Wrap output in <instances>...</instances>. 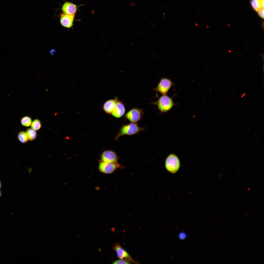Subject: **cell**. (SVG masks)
<instances>
[{
    "instance_id": "obj_1",
    "label": "cell",
    "mask_w": 264,
    "mask_h": 264,
    "mask_svg": "<svg viewBox=\"0 0 264 264\" xmlns=\"http://www.w3.org/2000/svg\"><path fill=\"white\" fill-rule=\"evenodd\" d=\"M145 128L138 126L135 123H130L122 126L118 134L115 137V139H118L121 136L125 135H132L136 134L144 130Z\"/></svg>"
},
{
    "instance_id": "obj_2",
    "label": "cell",
    "mask_w": 264,
    "mask_h": 264,
    "mask_svg": "<svg viewBox=\"0 0 264 264\" xmlns=\"http://www.w3.org/2000/svg\"><path fill=\"white\" fill-rule=\"evenodd\" d=\"M158 109L162 112L170 110L174 105L172 98L166 95H163L156 102Z\"/></svg>"
},
{
    "instance_id": "obj_3",
    "label": "cell",
    "mask_w": 264,
    "mask_h": 264,
    "mask_svg": "<svg viewBox=\"0 0 264 264\" xmlns=\"http://www.w3.org/2000/svg\"><path fill=\"white\" fill-rule=\"evenodd\" d=\"M180 163L178 158L175 155L171 154L167 158L165 162V167L169 172L174 173L179 168Z\"/></svg>"
},
{
    "instance_id": "obj_4",
    "label": "cell",
    "mask_w": 264,
    "mask_h": 264,
    "mask_svg": "<svg viewBox=\"0 0 264 264\" xmlns=\"http://www.w3.org/2000/svg\"><path fill=\"white\" fill-rule=\"evenodd\" d=\"M123 166L119 164L117 162L105 163L100 162L98 169L103 173L109 174L113 172L118 168H122Z\"/></svg>"
},
{
    "instance_id": "obj_5",
    "label": "cell",
    "mask_w": 264,
    "mask_h": 264,
    "mask_svg": "<svg viewBox=\"0 0 264 264\" xmlns=\"http://www.w3.org/2000/svg\"><path fill=\"white\" fill-rule=\"evenodd\" d=\"M113 249L115 251L117 256L119 259L125 260L130 264L131 263H139L134 260L127 252L121 247L119 244L117 243L115 244L113 247Z\"/></svg>"
},
{
    "instance_id": "obj_6",
    "label": "cell",
    "mask_w": 264,
    "mask_h": 264,
    "mask_svg": "<svg viewBox=\"0 0 264 264\" xmlns=\"http://www.w3.org/2000/svg\"><path fill=\"white\" fill-rule=\"evenodd\" d=\"M143 114L142 110L137 108H133L125 114V117L131 122L135 123L141 119Z\"/></svg>"
},
{
    "instance_id": "obj_7",
    "label": "cell",
    "mask_w": 264,
    "mask_h": 264,
    "mask_svg": "<svg viewBox=\"0 0 264 264\" xmlns=\"http://www.w3.org/2000/svg\"><path fill=\"white\" fill-rule=\"evenodd\" d=\"M173 85L172 81L167 78H163L160 80L156 90L163 95H166Z\"/></svg>"
},
{
    "instance_id": "obj_8",
    "label": "cell",
    "mask_w": 264,
    "mask_h": 264,
    "mask_svg": "<svg viewBox=\"0 0 264 264\" xmlns=\"http://www.w3.org/2000/svg\"><path fill=\"white\" fill-rule=\"evenodd\" d=\"M118 159L116 153L110 150H106L102 153L100 162L105 163L117 162Z\"/></svg>"
},
{
    "instance_id": "obj_9",
    "label": "cell",
    "mask_w": 264,
    "mask_h": 264,
    "mask_svg": "<svg viewBox=\"0 0 264 264\" xmlns=\"http://www.w3.org/2000/svg\"><path fill=\"white\" fill-rule=\"evenodd\" d=\"M75 15L62 13L60 15V22L61 25L67 28L71 27L73 25Z\"/></svg>"
},
{
    "instance_id": "obj_10",
    "label": "cell",
    "mask_w": 264,
    "mask_h": 264,
    "mask_svg": "<svg viewBox=\"0 0 264 264\" xmlns=\"http://www.w3.org/2000/svg\"><path fill=\"white\" fill-rule=\"evenodd\" d=\"M77 9L75 4L66 1L63 5L61 9L63 13L70 15H75Z\"/></svg>"
},
{
    "instance_id": "obj_11",
    "label": "cell",
    "mask_w": 264,
    "mask_h": 264,
    "mask_svg": "<svg viewBox=\"0 0 264 264\" xmlns=\"http://www.w3.org/2000/svg\"><path fill=\"white\" fill-rule=\"evenodd\" d=\"M125 109L123 104L121 102L117 101L115 108L111 114L112 115L117 118H119L124 114Z\"/></svg>"
},
{
    "instance_id": "obj_12",
    "label": "cell",
    "mask_w": 264,
    "mask_h": 264,
    "mask_svg": "<svg viewBox=\"0 0 264 264\" xmlns=\"http://www.w3.org/2000/svg\"><path fill=\"white\" fill-rule=\"evenodd\" d=\"M117 101L116 100L111 99L106 101L104 103L103 109L105 112L108 114L111 113L115 108Z\"/></svg>"
},
{
    "instance_id": "obj_13",
    "label": "cell",
    "mask_w": 264,
    "mask_h": 264,
    "mask_svg": "<svg viewBox=\"0 0 264 264\" xmlns=\"http://www.w3.org/2000/svg\"><path fill=\"white\" fill-rule=\"evenodd\" d=\"M250 3L253 9L256 11L262 8L261 0H251Z\"/></svg>"
},
{
    "instance_id": "obj_14",
    "label": "cell",
    "mask_w": 264,
    "mask_h": 264,
    "mask_svg": "<svg viewBox=\"0 0 264 264\" xmlns=\"http://www.w3.org/2000/svg\"><path fill=\"white\" fill-rule=\"evenodd\" d=\"M18 138L22 143L26 142L28 140L26 132L23 131L20 132L19 133L18 135Z\"/></svg>"
},
{
    "instance_id": "obj_15",
    "label": "cell",
    "mask_w": 264,
    "mask_h": 264,
    "mask_svg": "<svg viewBox=\"0 0 264 264\" xmlns=\"http://www.w3.org/2000/svg\"><path fill=\"white\" fill-rule=\"evenodd\" d=\"M21 122L23 126L25 127H29L31 124L32 120L28 116H25L21 119Z\"/></svg>"
},
{
    "instance_id": "obj_16",
    "label": "cell",
    "mask_w": 264,
    "mask_h": 264,
    "mask_svg": "<svg viewBox=\"0 0 264 264\" xmlns=\"http://www.w3.org/2000/svg\"><path fill=\"white\" fill-rule=\"evenodd\" d=\"M28 140L32 141L36 137V133L35 131L32 128L28 129L26 132Z\"/></svg>"
},
{
    "instance_id": "obj_17",
    "label": "cell",
    "mask_w": 264,
    "mask_h": 264,
    "mask_svg": "<svg viewBox=\"0 0 264 264\" xmlns=\"http://www.w3.org/2000/svg\"><path fill=\"white\" fill-rule=\"evenodd\" d=\"M31 125L32 128L35 131H37L39 130L41 126L40 121L37 119L34 120L32 122Z\"/></svg>"
},
{
    "instance_id": "obj_18",
    "label": "cell",
    "mask_w": 264,
    "mask_h": 264,
    "mask_svg": "<svg viewBox=\"0 0 264 264\" xmlns=\"http://www.w3.org/2000/svg\"><path fill=\"white\" fill-rule=\"evenodd\" d=\"M113 264H130L128 262L123 259L117 260L113 262Z\"/></svg>"
},
{
    "instance_id": "obj_19",
    "label": "cell",
    "mask_w": 264,
    "mask_h": 264,
    "mask_svg": "<svg viewBox=\"0 0 264 264\" xmlns=\"http://www.w3.org/2000/svg\"><path fill=\"white\" fill-rule=\"evenodd\" d=\"M178 237L180 239L184 240L186 238L187 235L185 233L182 232L179 233Z\"/></svg>"
},
{
    "instance_id": "obj_20",
    "label": "cell",
    "mask_w": 264,
    "mask_h": 264,
    "mask_svg": "<svg viewBox=\"0 0 264 264\" xmlns=\"http://www.w3.org/2000/svg\"><path fill=\"white\" fill-rule=\"evenodd\" d=\"M258 15L263 19L264 18V9L261 8L257 11Z\"/></svg>"
},
{
    "instance_id": "obj_21",
    "label": "cell",
    "mask_w": 264,
    "mask_h": 264,
    "mask_svg": "<svg viewBox=\"0 0 264 264\" xmlns=\"http://www.w3.org/2000/svg\"><path fill=\"white\" fill-rule=\"evenodd\" d=\"M1 195V192L0 191V197Z\"/></svg>"
},
{
    "instance_id": "obj_22",
    "label": "cell",
    "mask_w": 264,
    "mask_h": 264,
    "mask_svg": "<svg viewBox=\"0 0 264 264\" xmlns=\"http://www.w3.org/2000/svg\"><path fill=\"white\" fill-rule=\"evenodd\" d=\"M1 187V184L0 182V188Z\"/></svg>"
}]
</instances>
